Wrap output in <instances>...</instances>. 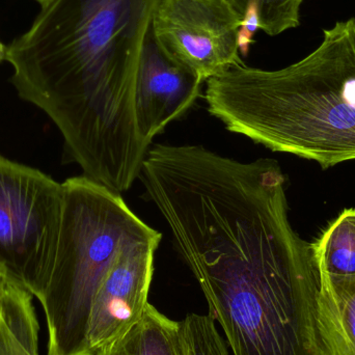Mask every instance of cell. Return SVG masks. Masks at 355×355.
<instances>
[{
  "instance_id": "obj_16",
  "label": "cell",
  "mask_w": 355,
  "mask_h": 355,
  "mask_svg": "<svg viewBox=\"0 0 355 355\" xmlns=\"http://www.w3.org/2000/svg\"><path fill=\"white\" fill-rule=\"evenodd\" d=\"M6 282H8V277L3 273L0 272V297H1L4 287H6Z\"/></svg>"
},
{
  "instance_id": "obj_3",
  "label": "cell",
  "mask_w": 355,
  "mask_h": 355,
  "mask_svg": "<svg viewBox=\"0 0 355 355\" xmlns=\"http://www.w3.org/2000/svg\"><path fill=\"white\" fill-rule=\"evenodd\" d=\"M206 83L208 112L231 132L324 170L355 160V18L325 28L290 66L242 62Z\"/></svg>"
},
{
  "instance_id": "obj_14",
  "label": "cell",
  "mask_w": 355,
  "mask_h": 355,
  "mask_svg": "<svg viewBox=\"0 0 355 355\" xmlns=\"http://www.w3.org/2000/svg\"><path fill=\"white\" fill-rule=\"evenodd\" d=\"M21 288L8 279L0 297V355H14L17 300Z\"/></svg>"
},
{
  "instance_id": "obj_11",
  "label": "cell",
  "mask_w": 355,
  "mask_h": 355,
  "mask_svg": "<svg viewBox=\"0 0 355 355\" xmlns=\"http://www.w3.org/2000/svg\"><path fill=\"white\" fill-rule=\"evenodd\" d=\"M304 0H230L241 15L256 10L260 29L270 37L281 35L300 24V10Z\"/></svg>"
},
{
  "instance_id": "obj_9",
  "label": "cell",
  "mask_w": 355,
  "mask_h": 355,
  "mask_svg": "<svg viewBox=\"0 0 355 355\" xmlns=\"http://www.w3.org/2000/svg\"><path fill=\"white\" fill-rule=\"evenodd\" d=\"M95 355H184L181 322L148 304L132 327Z\"/></svg>"
},
{
  "instance_id": "obj_5",
  "label": "cell",
  "mask_w": 355,
  "mask_h": 355,
  "mask_svg": "<svg viewBox=\"0 0 355 355\" xmlns=\"http://www.w3.org/2000/svg\"><path fill=\"white\" fill-rule=\"evenodd\" d=\"M64 188L0 154V272L37 300L60 235Z\"/></svg>"
},
{
  "instance_id": "obj_4",
  "label": "cell",
  "mask_w": 355,
  "mask_h": 355,
  "mask_svg": "<svg viewBox=\"0 0 355 355\" xmlns=\"http://www.w3.org/2000/svg\"><path fill=\"white\" fill-rule=\"evenodd\" d=\"M58 246L37 302L47 327V355H92L89 314L98 287L126 244L156 231L121 193L83 176L62 183Z\"/></svg>"
},
{
  "instance_id": "obj_6",
  "label": "cell",
  "mask_w": 355,
  "mask_h": 355,
  "mask_svg": "<svg viewBox=\"0 0 355 355\" xmlns=\"http://www.w3.org/2000/svg\"><path fill=\"white\" fill-rule=\"evenodd\" d=\"M242 20L230 0H160L151 31L171 60L205 83L242 62Z\"/></svg>"
},
{
  "instance_id": "obj_12",
  "label": "cell",
  "mask_w": 355,
  "mask_h": 355,
  "mask_svg": "<svg viewBox=\"0 0 355 355\" xmlns=\"http://www.w3.org/2000/svg\"><path fill=\"white\" fill-rule=\"evenodd\" d=\"M180 322L184 355H230L229 346L210 315L189 314Z\"/></svg>"
},
{
  "instance_id": "obj_1",
  "label": "cell",
  "mask_w": 355,
  "mask_h": 355,
  "mask_svg": "<svg viewBox=\"0 0 355 355\" xmlns=\"http://www.w3.org/2000/svg\"><path fill=\"white\" fill-rule=\"evenodd\" d=\"M285 182L275 160L210 154L151 192L233 355H321L320 271Z\"/></svg>"
},
{
  "instance_id": "obj_2",
  "label": "cell",
  "mask_w": 355,
  "mask_h": 355,
  "mask_svg": "<svg viewBox=\"0 0 355 355\" xmlns=\"http://www.w3.org/2000/svg\"><path fill=\"white\" fill-rule=\"evenodd\" d=\"M160 0H49L6 46L10 81L62 133L83 175L114 191L150 149L135 122L137 70Z\"/></svg>"
},
{
  "instance_id": "obj_18",
  "label": "cell",
  "mask_w": 355,
  "mask_h": 355,
  "mask_svg": "<svg viewBox=\"0 0 355 355\" xmlns=\"http://www.w3.org/2000/svg\"><path fill=\"white\" fill-rule=\"evenodd\" d=\"M33 1L37 2L40 6H43V4H45L46 2L49 1V0H33Z\"/></svg>"
},
{
  "instance_id": "obj_7",
  "label": "cell",
  "mask_w": 355,
  "mask_h": 355,
  "mask_svg": "<svg viewBox=\"0 0 355 355\" xmlns=\"http://www.w3.org/2000/svg\"><path fill=\"white\" fill-rule=\"evenodd\" d=\"M162 235H151L126 244L98 287L89 314V352L124 335L143 316L154 275V258Z\"/></svg>"
},
{
  "instance_id": "obj_15",
  "label": "cell",
  "mask_w": 355,
  "mask_h": 355,
  "mask_svg": "<svg viewBox=\"0 0 355 355\" xmlns=\"http://www.w3.org/2000/svg\"><path fill=\"white\" fill-rule=\"evenodd\" d=\"M241 26L238 33V45L241 58H246L250 46L254 42V35L260 31V21L256 10H248L243 16Z\"/></svg>"
},
{
  "instance_id": "obj_10",
  "label": "cell",
  "mask_w": 355,
  "mask_h": 355,
  "mask_svg": "<svg viewBox=\"0 0 355 355\" xmlns=\"http://www.w3.org/2000/svg\"><path fill=\"white\" fill-rule=\"evenodd\" d=\"M319 271L331 281L355 279V210L346 209L314 244Z\"/></svg>"
},
{
  "instance_id": "obj_13",
  "label": "cell",
  "mask_w": 355,
  "mask_h": 355,
  "mask_svg": "<svg viewBox=\"0 0 355 355\" xmlns=\"http://www.w3.org/2000/svg\"><path fill=\"white\" fill-rule=\"evenodd\" d=\"M33 300V296L21 288L17 300L14 355H40L39 321Z\"/></svg>"
},
{
  "instance_id": "obj_17",
  "label": "cell",
  "mask_w": 355,
  "mask_h": 355,
  "mask_svg": "<svg viewBox=\"0 0 355 355\" xmlns=\"http://www.w3.org/2000/svg\"><path fill=\"white\" fill-rule=\"evenodd\" d=\"M6 46L0 41V62L6 60Z\"/></svg>"
},
{
  "instance_id": "obj_8",
  "label": "cell",
  "mask_w": 355,
  "mask_h": 355,
  "mask_svg": "<svg viewBox=\"0 0 355 355\" xmlns=\"http://www.w3.org/2000/svg\"><path fill=\"white\" fill-rule=\"evenodd\" d=\"M202 83L198 75L171 60L150 31L135 83V122L141 137L151 145L168 124L196 104Z\"/></svg>"
}]
</instances>
